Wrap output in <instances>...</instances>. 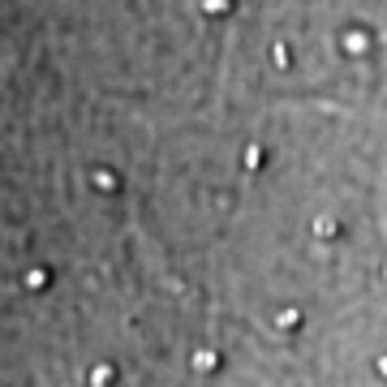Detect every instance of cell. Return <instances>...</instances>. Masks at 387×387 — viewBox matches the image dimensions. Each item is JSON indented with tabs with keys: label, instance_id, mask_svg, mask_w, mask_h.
I'll return each instance as SVG.
<instances>
[{
	"label": "cell",
	"instance_id": "1",
	"mask_svg": "<svg viewBox=\"0 0 387 387\" xmlns=\"http://www.w3.org/2000/svg\"><path fill=\"white\" fill-rule=\"evenodd\" d=\"M91 181H95V189H116V177L103 172V168H99V172H91Z\"/></svg>",
	"mask_w": 387,
	"mask_h": 387
},
{
	"label": "cell",
	"instance_id": "2",
	"mask_svg": "<svg viewBox=\"0 0 387 387\" xmlns=\"http://www.w3.org/2000/svg\"><path fill=\"white\" fill-rule=\"evenodd\" d=\"M43 280H47V271H30V275H26V288H47Z\"/></svg>",
	"mask_w": 387,
	"mask_h": 387
}]
</instances>
